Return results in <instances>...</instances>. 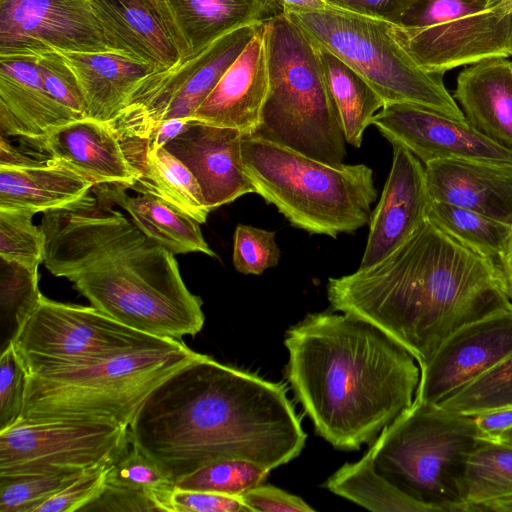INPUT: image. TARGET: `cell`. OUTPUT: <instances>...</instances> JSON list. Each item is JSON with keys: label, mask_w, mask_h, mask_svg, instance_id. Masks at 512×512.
Listing matches in <instances>:
<instances>
[{"label": "cell", "mask_w": 512, "mask_h": 512, "mask_svg": "<svg viewBox=\"0 0 512 512\" xmlns=\"http://www.w3.org/2000/svg\"><path fill=\"white\" fill-rule=\"evenodd\" d=\"M29 145L57 159L94 185L118 184L127 188L141 177L146 142L121 135L109 122L89 117L49 131Z\"/></svg>", "instance_id": "obj_16"}, {"label": "cell", "mask_w": 512, "mask_h": 512, "mask_svg": "<svg viewBox=\"0 0 512 512\" xmlns=\"http://www.w3.org/2000/svg\"><path fill=\"white\" fill-rule=\"evenodd\" d=\"M482 438L497 439L512 429V406L471 415Z\"/></svg>", "instance_id": "obj_48"}, {"label": "cell", "mask_w": 512, "mask_h": 512, "mask_svg": "<svg viewBox=\"0 0 512 512\" xmlns=\"http://www.w3.org/2000/svg\"><path fill=\"white\" fill-rule=\"evenodd\" d=\"M114 51L90 0H0V57Z\"/></svg>", "instance_id": "obj_13"}, {"label": "cell", "mask_w": 512, "mask_h": 512, "mask_svg": "<svg viewBox=\"0 0 512 512\" xmlns=\"http://www.w3.org/2000/svg\"><path fill=\"white\" fill-rule=\"evenodd\" d=\"M4 263V262H3ZM1 277V351L16 337L41 298L39 274L7 264Z\"/></svg>", "instance_id": "obj_38"}, {"label": "cell", "mask_w": 512, "mask_h": 512, "mask_svg": "<svg viewBox=\"0 0 512 512\" xmlns=\"http://www.w3.org/2000/svg\"><path fill=\"white\" fill-rule=\"evenodd\" d=\"M195 120L191 118H173L160 122L146 141L147 146L163 147L170 140L183 133Z\"/></svg>", "instance_id": "obj_50"}, {"label": "cell", "mask_w": 512, "mask_h": 512, "mask_svg": "<svg viewBox=\"0 0 512 512\" xmlns=\"http://www.w3.org/2000/svg\"><path fill=\"white\" fill-rule=\"evenodd\" d=\"M109 204L88 193L43 213L46 269L130 328L166 339L196 335L202 300L186 287L174 254Z\"/></svg>", "instance_id": "obj_3"}, {"label": "cell", "mask_w": 512, "mask_h": 512, "mask_svg": "<svg viewBox=\"0 0 512 512\" xmlns=\"http://www.w3.org/2000/svg\"><path fill=\"white\" fill-rule=\"evenodd\" d=\"M86 470L66 468L0 476V512H36Z\"/></svg>", "instance_id": "obj_35"}, {"label": "cell", "mask_w": 512, "mask_h": 512, "mask_svg": "<svg viewBox=\"0 0 512 512\" xmlns=\"http://www.w3.org/2000/svg\"><path fill=\"white\" fill-rule=\"evenodd\" d=\"M37 63L53 100L76 120L88 117L80 85L61 55L55 50L47 51L37 57Z\"/></svg>", "instance_id": "obj_43"}, {"label": "cell", "mask_w": 512, "mask_h": 512, "mask_svg": "<svg viewBox=\"0 0 512 512\" xmlns=\"http://www.w3.org/2000/svg\"><path fill=\"white\" fill-rule=\"evenodd\" d=\"M428 220L470 250L495 262L512 235L511 225L443 202L431 201Z\"/></svg>", "instance_id": "obj_33"}, {"label": "cell", "mask_w": 512, "mask_h": 512, "mask_svg": "<svg viewBox=\"0 0 512 512\" xmlns=\"http://www.w3.org/2000/svg\"><path fill=\"white\" fill-rule=\"evenodd\" d=\"M202 354L182 340L125 352L88 365L28 375L21 421L131 424L149 394Z\"/></svg>", "instance_id": "obj_6"}, {"label": "cell", "mask_w": 512, "mask_h": 512, "mask_svg": "<svg viewBox=\"0 0 512 512\" xmlns=\"http://www.w3.org/2000/svg\"><path fill=\"white\" fill-rule=\"evenodd\" d=\"M436 405L466 415L512 406V355Z\"/></svg>", "instance_id": "obj_36"}, {"label": "cell", "mask_w": 512, "mask_h": 512, "mask_svg": "<svg viewBox=\"0 0 512 512\" xmlns=\"http://www.w3.org/2000/svg\"><path fill=\"white\" fill-rule=\"evenodd\" d=\"M27 381L26 366L11 342L0 356V432L21 421Z\"/></svg>", "instance_id": "obj_42"}, {"label": "cell", "mask_w": 512, "mask_h": 512, "mask_svg": "<svg viewBox=\"0 0 512 512\" xmlns=\"http://www.w3.org/2000/svg\"><path fill=\"white\" fill-rule=\"evenodd\" d=\"M169 504L171 512H252L239 496L178 488Z\"/></svg>", "instance_id": "obj_45"}, {"label": "cell", "mask_w": 512, "mask_h": 512, "mask_svg": "<svg viewBox=\"0 0 512 512\" xmlns=\"http://www.w3.org/2000/svg\"><path fill=\"white\" fill-rule=\"evenodd\" d=\"M331 6L350 12L386 19L398 0H326Z\"/></svg>", "instance_id": "obj_49"}, {"label": "cell", "mask_w": 512, "mask_h": 512, "mask_svg": "<svg viewBox=\"0 0 512 512\" xmlns=\"http://www.w3.org/2000/svg\"><path fill=\"white\" fill-rule=\"evenodd\" d=\"M269 88L252 137L341 164L345 137L318 46L284 13L265 21Z\"/></svg>", "instance_id": "obj_7"}, {"label": "cell", "mask_w": 512, "mask_h": 512, "mask_svg": "<svg viewBox=\"0 0 512 512\" xmlns=\"http://www.w3.org/2000/svg\"><path fill=\"white\" fill-rule=\"evenodd\" d=\"M281 12H312L332 8L326 0H272Z\"/></svg>", "instance_id": "obj_51"}, {"label": "cell", "mask_w": 512, "mask_h": 512, "mask_svg": "<svg viewBox=\"0 0 512 512\" xmlns=\"http://www.w3.org/2000/svg\"><path fill=\"white\" fill-rule=\"evenodd\" d=\"M285 375L315 432L358 450L417 401L419 361L374 324L349 313H311L290 327Z\"/></svg>", "instance_id": "obj_4"}, {"label": "cell", "mask_w": 512, "mask_h": 512, "mask_svg": "<svg viewBox=\"0 0 512 512\" xmlns=\"http://www.w3.org/2000/svg\"><path fill=\"white\" fill-rule=\"evenodd\" d=\"M269 88L265 22L194 114L198 121L252 136Z\"/></svg>", "instance_id": "obj_21"}, {"label": "cell", "mask_w": 512, "mask_h": 512, "mask_svg": "<svg viewBox=\"0 0 512 512\" xmlns=\"http://www.w3.org/2000/svg\"><path fill=\"white\" fill-rule=\"evenodd\" d=\"M389 31L412 60L432 74L512 56L511 12L498 6L429 27L390 24Z\"/></svg>", "instance_id": "obj_14"}, {"label": "cell", "mask_w": 512, "mask_h": 512, "mask_svg": "<svg viewBox=\"0 0 512 512\" xmlns=\"http://www.w3.org/2000/svg\"><path fill=\"white\" fill-rule=\"evenodd\" d=\"M276 232L238 224L234 232L233 265L245 275H260L277 266L280 250Z\"/></svg>", "instance_id": "obj_41"}, {"label": "cell", "mask_w": 512, "mask_h": 512, "mask_svg": "<svg viewBox=\"0 0 512 512\" xmlns=\"http://www.w3.org/2000/svg\"><path fill=\"white\" fill-rule=\"evenodd\" d=\"M270 471L246 460H223L202 466L179 478L175 488L240 496L264 483Z\"/></svg>", "instance_id": "obj_39"}, {"label": "cell", "mask_w": 512, "mask_h": 512, "mask_svg": "<svg viewBox=\"0 0 512 512\" xmlns=\"http://www.w3.org/2000/svg\"><path fill=\"white\" fill-rule=\"evenodd\" d=\"M508 1H510V0H491V5L490 6H492V5H502V4H504V3L508 2Z\"/></svg>", "instance_id": "obj_55"}, {"label": "cell", "mask_w": 512, "mask_h": 512, "mask_svg": "<svg viewBox=\"0 0 512 512\" xmlns=\"http://www.w3.org/2000/svg\"><path fill=\"white\" fill-rule=\"evenodd\" d=\"M431 201L465 208L512 226V165L469 160L425 164Z\"/></svg>", "instance_id": "obj_22"}, {"label": "cell", "mask_w": 512, "mask_h": 512, "mask_svg": "<svg viewBox=\"0 0 512 512\" xmlns=\"http://www.w3.org/2000/svg\"><path fill=\"white\" fill-rule=\"evenodd\" d=\"M392 146V166L380 200L371 214L359 268L369 267L387 257L428 219L431 198L425 167L405 147Z\"/></svg>", "instance_id": "obj_19"}, {"label": "cell", "mask_w": 512, "mask_h": 512, "mask_svg": "<svg viewBox=\"0 0 512 512\" xmlns=\"http://www.w3.org/2000/svg\"><path fill=\"white\" fill-rule=\"evenodd\" d=\"M263 23L235 29L199 54L170 69L151 73L137 85L128 105L109 123L124 137L146 142L160 122L194 117Z\"/></svg>", "instance_id": "obj_11"}, {"label": "cell", "mask_w": 512, "mask_h": 512, "mask_svg": "<svg viewBox=\"0 0 512 512\" xmlns=\"http://www.w3.org/2000/svg\"><path fill=\"white\" fill-rule=\"evenodd\" d=\"M512 355V310L452 334L422 369L418 401L438 404Z\"/></svg>", "instance_id": "obj_17"}, {"label": "cell", "mask_w": 512, "mask_h": 512, "mask_svg": "<svg viewBox=\"0 0 512 512\" xmlns=\"http://www.w3.org/2000/svg\"><path fill=\"white\" fill-rule=\"evenodd\" d=\"M506 497H512V443L481 437L466 459L463 501L467 512Z\"/></svg>", "instance_id": "obj_32"}, {"label": "cell", "mask_w": 512, "mask_h": 512, "mask_svg": "<svg viewBox=\"0 0 512 512\" xmlns=\"http://www.w3.org/2000/svg\"><path fill=\"white\" fill-rule=\"evenodd\" d=\"M502 441H506L509 443H512V429L503 433L499 438H497Z\"/></svg>", "instance_id": "obj_54"}, {"label": "cell", "mask_w": 512, "mask_h": 512, "mask_svg": "<svg viewBox=\"0 0 512 512\" xmlns=\"http://www.w3.org/2000/svg\"><path fill=\"white\" fill-rule=\"evenodd\" d=\"M94 183L57 159L27 155L0 165V209L46 212L80 200Z\"/></svg>", "instance_id": "obj_25"}, {"label": "cell", "mask_w": 512, "mask_h": 512, "mask_svg": "<svg viewBox=\"0 0 512 512\" xmlns=\"http://www.w3.org/2000/svg\"><path fill=\"white\" fill-rule=\"evenodd\" d=\"M82 511L167 512V509L160 501L147 494L106 485L102 494Z\"/></svg>", "instance_id": "obj_47"}, {"label": "cell", "mask_w": 512, "mask_h": 512, "mask_svg": "<svg viewBox=\"0 0 512 512\" xmlns=\"http://www.w3.org/2000/svg\"><path fill=\"white\" fill-rule=\"evenodd\" d=\"M372 125L392 145L405 147L424 164L456 159L512 165V152L482 136L466 121L422 105L385 103Z\"/></svg>", "instance_id": "obj_15"}, {"label": "cell", "mask_w": 512, "mask_h": 512, "mask_svg": "<svg viewBox=\"0 0 512 512\" xmlns=\"http://www.w3.org/2000/svg\"><path fill=\"white\" fill-rule=\"evenodd\" d=\"M287 392L202 354L149 394L130 438L175 481L231 459L273 470L299 456L307 439Z\"/></svg>", "instance_id": "obj_1"}, {"label": "cell", "mask_w": 512, "mask_h": 512, "mask_svg": "<svg viewBox=\"0 0 512 512\" xmlns=\"http://www.w3.org/2000/svg\"><path fill=\"white\" fill-rule=\"evenodd\" d=\"M170 339L130 328L91 306L62 303L41 295L12 343L28 375L88 365Z\"/></svg>", "instance_id": "obj_10"}, {"label": "cell", "mask_w": 512, "mask_h": 512, "mask_svg": "<svg viewBox=\"0 0 512 512\" xmlns=\"http://www.w3.org/2000/svg\"><path fill=\"white\" fill-rule=\"evenodd\" d=\"M170 3L189 48L187 59L235 29L263 23L283 13L272 0H170Z\"/></svg>", "instance_id": "obj_28"}, {"label": "cell", "mask_w": 512, "mask_h": 512, "mask_svg": "<svg viewBox=\"0 0 512 512\" xmlns=\"http://www.w3.org/2000/svg\"><path fill=\"white\" fill-rule=\"evenodd\" d=\"M142 174L131 189L151 193L200 224L210 213L201 187L189 168L164 147L147 146Z\"/></svg>", "instance_id": "obj_30"}, {"label": "cell", "mask_w": 512, "mask_h": 512, "mask_svg": "<svg viewBox=\"0 0 512 512\" xmlns=\"http://www.w3.org/2000/svg\"><path fill=\"white\" fill-rule=\"evenodd\" d=\"M511 43H512V9H511Z\"/></svg>", "instance_id": "obj_56"}, {"label": "cell", "mask_w": 512, "mask_h": 512, "mask_svg": "<svg viewBox=\"0 0 512 512\" xmlns=\"http://www.w3.org/2000/svg\"><path fill=\"white\" fill-rule=\"evenodd\" d=\"M242 152L255 193L293 226L336 238L370 222L377 197L370 167L325 163L246 135Z\"/></svg>", "instance_id": "obj_5"}, {"label": "cell", "mask_w": 512, "mask_h": 512, "mask_svg": "<svg viewBox=\"0 0 512 512\" xmlns=\"http://www.w3.org/2000/svg\"><path fill=\"white\" fill-rule=\"evenodd\" d=\"M481 435L471 415L417 401L365 453L375 470L438 512H467L466 459Z\"/></svg>", "instance_id": "obj_8"}, {"label": "cell", "mask_w": 512, "mask_h": 512, "mask_svg": "<svg viewBox=\"0 0 512 512\" xmlns=\"http://www.w3.org/2000/svg\"><path fill=\"white\" fill-rule=\"evenodd\" d=\"M454 99L474 130L512 152V61L495 57L471 64L457 77Z\"/></svg>", "instance_id": "obj_24"}, {"label": "cell", "mask_w": 512, "mask_h": 512, "mask_svg": "<svg viewBox=\"0 0 512 512\" xmlns=\"http://www.w3.org/2000/svg\"><path fill=\"white\" fill-rule=\"evenodd\" d=\"M111 463L87 469L68 486L38 507L36 512L82 511L104 491Z\"/></svg>", "instance_id": "obj_44"}, {"label": "cell", "mask_w": 512, "mask_h": 512, "mask_svg": "<svg viewBox=\"0 0 512 512\" xmlns=\"http://www.w3.org/2000/svg\"><path fill=\"white\" fill-rule=\"evenodd\" d=\"M491 0H398L386 21L402 28H423L490 8Z\"/></svg>", "instance_id": "obj_40"}, {"label": "cell", "mask_w": 512, "mask_h": 512, "mask_svg": "<svg viewBox=\"0 0 512 512\" xmlns=\"http://www.w3.org/2000/svg\"><path fill=\"white\" fill-rule=\"evenodd\" d=\"M176 481L151 456L130 441L111 463L106 485L147 494L171 512L169 499Z\"/></svg>", "instance_id": "obj_34"}, {"label": "cell", "mask_w": 512, "mask_h": 512, "mask_svg": "<svg viewBox=\"0 0 512 512\" xmlns=\"http://www.w3.org/2000/svg\"><path fill=\"white\" fill-rule=\"evenodd\" d=\"M244 134L195 119L164 148L180 159L196 177L210 210L255 193L243 160Z\"/></svg>", "instance_id": "obj_20"}, {"label": "cell", "mask_w": 512, "mask_h": 512, "mask_svg": "<svg viewBox=\"0 0 512 512\" xmlns=\"http://www.w3.org/2000/svg\"><path fill=\"white\" fill-rule=\"evenodd\" d=\"M130 441L129 427L107 422L20 421L0 432V476L113 462Z\"/></svg>", "instance_id": "obj_12"}, {"label": "cell", "mask_w": 512, "mask_h": 512, "mask_svg": "<svg viewBox=\"0 0 512 512\" xmlns=\"http://www.w3.org/2000/svg\"><path fill=\"white\" fill-rule=\"evenodd\" d=\"M126 189L118 184L94 185L92 188L96 195L125 210L147 237L173 254L200 252L216 256L205 241L198 221L154 194L130 196Z\"/></svg>", "instance_id": "obj_27"}, {"label": "cell", "mask_w": 512, "mask_h": 512, "mask_svg": "<svg viewBox=\"0 0 512 512\" xmlns=\"http://www.w3.org/2000/svg\"><path fill=\"white\" fill-rule=\"evenodd\" d=\"M74 120L47 92L37 57H0L2 135L36 140Z\"/></svg>", "instance_id": "obj_23"}, {"label": "cell", "mask_w": 512, "mask_h": 512, "mask_svg": "<svg viewBox=\"0 0 512 512\" xmlns=\"http://www.w3.org/2000/svg\"><path fill=\"white\" fill-rule=\"evenodd\" d=\"M335 311L388 334L422 369L462 327L511 311L497 263L470 250L430 220L381 261L330 278Z\"/></svg>", "instance_id": "obj_2"}, {"label": "cell", "mask_w": 512, "mask_h": 512, "mask_svg": "<svg viewBox=\"0 0 512 512\" xmlns=\"http://www.w3.org/2000/svg\"><path fill=\"white\" fill-rule=\"evenodd\" d=\"M474 511L512 512V497L496 499L476 505L472 512Z\"/></svg>", "instance_id": "obj_53"}, {"label": "cell", "mask_w": 512, "mask_h": 512, "mask_svg": "<svg viewBox=\"0 0 512 512\" xmlns=\"http://www.w3.org/2000/svg\"><path fill=\"white\" fill-rule=\"evenodd\" d=\"M35 214L26 209H0L2 262L38 272L45 257V235L42 228L32 222Z\"/></svg>", "instance_id": "obj_37"}, {"label": "cell", "mask_w": 512, "mask_h": 512, "mask_svg": "<svg viewBox=\"0 0 512 512\" xmlns=\"http://www.w3.org/2000/svg\"><path fill=\"white\" fill-rule=\"evenodd\" d=\"M114 51L128 54L156 71L189 56L170 0H90Z\"/></svg>", "instance_id": "obj_18"}, {"label": "cell", "mask_w": 512, "mask_h": 512, "mask_svg": "<svg viewBox=\"0 0 512 512\" xmlns=\"http://www.w3.org/2000/svg\"><path fill=\"white\" fill-rule=\"evenodd\" d=\"M318 49L345 141L359 148L365 129L385 102L353 68L325 48L318 46Z\"/></svg>", "instance_id": "obj_29"}, {"label": "cell", "mask_w": 512, "mask_h": 512, "mask_svg": "<svg viewBox=\"0 0 512 512\" xmlns=\"http://www.w3.org/2000/svg\"><path fill=\"white\" fill-rule=\"evenodd\" d=\"M57 51L82 90L87 116L110 122L127 105L137 85L155 72L146 62L119 51Z\"/></svg>", "instance_id": "obj_26"}, {"label": "cell", "mask_w": 512, "mask_h": 512, "mask_svg": "<svg viewBox=\"0 0 512 512\" xmlns=\"http://www.w3.org/2000/svg\"><path fill=\"white\" fill-rule=\"evenodd\" d=\"M283 13L316 45L358 72L385 103H413L466 121L442 75L421 69L392 37L388 21L336 7Z\"/></svg>", "instance_id": "obj_9"}, {"label": "cell", "mask_w": 512, "mask_h": 512, "mask_svg": "<svg viewBox=\"0 0 512 512\" xmlns=\"http://www.w3.org/2000/svg\"><path fill=\"white\" fill-rule=\"evenodd\" d=\"M505 292L512 303V235L497 263Z\"/></svg>", "instance_id": "obj_52"}, {"label": "cell", "mask_w": 512, "mask_h": 512, "mask_svg": "<svg viewBox=\"0 0 512 512\" xmlns=\"http://www.w3.org/2000/svg\"><path fill=\"white\" fill-rule=\"evenodd\" d=\"M330 492L374 512H438L378 473L363 456L345 463L324 484Z\"/></svg>", "instance_id": "obj_31"}, {"label": "cell", "mask_w": 512, "mask_h": 512, "mask_svg": "<svg viewBox=\"0 0 512 512\" xmlns=\"http://www.w3.org/2000/svg\"><path fill=\"white\" fill-rule=\"evenodd\" d=\"M252 512H312L302 498L270 484H260L239 496Z\"/></svg>", "instance_id": "obj_46"}]
</instances>
